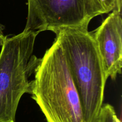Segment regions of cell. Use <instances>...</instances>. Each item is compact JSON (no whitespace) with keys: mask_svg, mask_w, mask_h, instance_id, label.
I'll return each mask as SVG.
<instances>
[{"mask_svg":"<svg viewBox=\"0 0 122 122\" xmlns=\"http://www.w3.org/2000/svg\"><path fill=\"white\" fill-rule=\"evenodd\" d=\"M33 74L29 94L46 122H85L78 93L57 39L39 59Z\"/></svg>","mask_w":122,"mask_h":122,"instance_id":"obj_1","label":"cell"},{"mask_svg":"<svg viewBox=\"0 0 122 122\" xmlns=\"http://www.w3.org/2000/svg\"><path fill=\"white\" fill-rule=\"evenodd\" d=\"M55 34L78 93L85 122H97L108 77L92 32L65 28Z\"/></svg>","mask_w":122,"mask_h":122,"instance_id":"obj_2","label":"cell"},{"mask_svg":"<svg viewBox=\"0 0 122 122\" xmlns=\"http://www.w3.org/2000/svg\"><path fill=\"white\" fill-rule=\"evenodd\" d=\"M38 31L7 37L0 52V122H15L20 99L30 90V76L39 59L33 55Z\"/></svg>","mask_w":122,"mask_h":122,"instance_id":"obj_3","label":"cell"},{"mask_svg":"<svg viewBox=\"0 0 122 122\" xmlns=\"http://www.w3.org/2000/svg\"><path fill=\"white\" fill-rule=\"evenodd\" d=\"M27 16L23 31L88 29L91 20L106 14L99 0H27Z\"/></svg>","mask_w":122,"mask_h":122,"instance_id":"obj_4","label":"cell"},{"mask_svg":"<svg viewBox=\"0 0 122 122\" xmlns=\"http://www.w3.org/2000/svg\"><path fill=\"white\" fill-rule=\"evenodd\" d=\"M107 77L114 80L122 74V20L121 12L113 10L92 32Z\"/></svg>","mask_w":122,"mask_h":122,"instance_id":"obj_5","label":"cell"},{"mask_svg":"<svg viewBox=\"0 0 122 122\" xmlns=\"http://www.w3.org/2000/svg\"><path fill=\"white\" fill-rule=\"evenodd\" d=\"M97 122H120L115 110L110 104L102 105L100 109Z\"/></svg>","mask_w":122,"mask_h":122,"instance_id":"obj_6","label":"cell"},{"mask_svg":"<svg viewBox=\"0 0 122 122\" xmlns=\"http://www.w3.org/2000/svg\"><path fill=\"white\" fill-rule=\"evenodd\" d=\"M104 8L106 13H110L113 10L121 12L122 0H99Z\"/></svg>","mask_w":122,"mask_h":122,"instance_id":"obj_7","label":"cell"},{"mask_svg":"<svg viewBox=\"0 0 122 122\" xmlns=\"http://www.w3.org/2000/svg\"><path fill=\"white\" fill-rule=\"evenodd\" d=\"M4 29V26H2L1 24H0V47H2V45L4 43L7 36H5L4 34L3 30Z\"/></svg>","mask_w":122,"mask_h":122,"instance_id":"obj_8","label":"cell"}]
</instances>
